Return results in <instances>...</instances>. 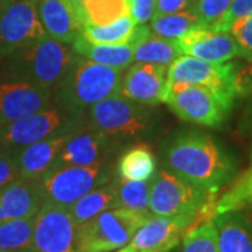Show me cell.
<instances>
[{
    "mask_svg": "<svg viewBox=\"0 0 252 252\" xmlns=\"http://www.w3.org/2000/svg\"><path fill=\"white\" fill-rule=\"evenodd\" d=\"M164 168L210 193H219L231 180L235 164L231 156L207 133L180 132L161 147Z\"/></svg>",
    "mask_w": 252,
    "mask_h": 252,
    "instance_id": "6da1fadb",
    "label": "cell"
},
{
    "mask_svg": "<svg viewBox=\"0 0 252 252\" xmlns=\"http://www.w3.org/2000/svg\"><path fill=\"white\" fill-rule=\"evenodd\" d=\"M76 58L77 54L72 45L46 35L32 45L3 58L6 63L1 77L26 81L55 94Z\"/></svg>",
    "mask_w": 252,
    "mask_h": 252,
    "instance_id": "7a4b0ae2",
    "label": "cell"
},
{
    "mask_svg": "<svg viewBox=\"0 0 252 252\" xmlns=\"http://www.w3.org/2000/svg\"><path fill=\"white\" fill-rule=\"evenodd\" d=\"M124 72L77 55L67 76L55 91V102L84 117L97 102L121 93Z\"/></svg>",
    "mask_w": 252,
    "mask_h": 252,
    "instance_id": "3957f363",
    "label": "cell"
},
{
    "mask_svg": "<svg viewBox=\"0 0 252 252\" xmlns=\"http://www.w3.org/2000/svg\"><path fill=\"white\" fill-rule=\"evenodd\" d=\"M83 125V115L55 102L32 115L0 126V152L14 154L39 140L80 130Z\"/></svg>",
    "mask_w": 252,
    "mask_h": 252,
    "instance_id": "277c9868",
    "label": "cell"
},
{
    "mask_svg": "<svg viewBox=\"0 0 252 252\" xmlns=\"http://www.w3.org/2000/svg\"><path fill=\"white\" fill-rule=\"evenodd\" d=\"M152 217L150 212L114 207L77 227V252H112L126 247Z\"/></svg>",
    "mask_w": 252,
    "mask_h": 252,
    "instance_id": "5b68a950",
    "label": "cell"
},
{
    "mask_svg": "<svg viewBox=\"0 0 252 252\" xmlns=\"http://www.w3.org/2000/svg\"><path fill=\"white\" fill-rule=\"evenodd\" d=\"M216 196L162 167L150 180L149 212L152 216H189L196 220L200 209Z\"/></svg>",
    "mask_w": 252,
    "mask_h": 252,
    "instance_id": "8992f818",
    "label": "cell"
},
{
    "mask_svg": "<svg viewBox=\"0 0 252 252\" xmlns=\"http://www.w3.org/2000/svg\"><path fill=\"white\" fill-rule=\"evenodd\" d=\"M172 86L206 87L230 107L238 94L235 64L206 62L188 55H181L168 66L165 89Z\"/></svg>",
    "mask_w": 252,
    "mask_h": 252,
    "instance_id": "52a82bcc",
    "label": "cell"
},
{
    "mask_svg": "<svg viewBox=\"0 0 252 252\" xmlns=\"http://www.w3.org/2000/svg\"><path fill=\"white\" fill-rule=\"evenodd\" d=\"M111 167L99 162L87 167L58 165L41 178L45 202L70 207L93 189L108 184Z\"/></svg>",
    "mask_w": 252,
    "mask_h": 252,
    "instance_id": "ba28073f",
    "label": "cell"
},
{
    "mask_svg": "<svg viewBox=\"0 0 252 252\" xmlns=\"http://www.w3.org/2000/svg\"><path fill=\"white\" fill-rule=\"evenodd\" d=\"M87 114L91 129L108 137L140 135L152 121L150 107L126 98L121 93L97 102Z\"/></svg>",
    "mask_w": 252,
    "mask_h": 252,
    "instance_id": "9c48e42d",
    "label": "cell"
},
{
    "mask_svg": "<svg viewBox=\"0 0 252 252\" xmlns=\"http://www.w3.org/2000/svg\"><path fill=\"white\" fill-rule=\"evenodd\" d=\"M46 36L38 16V0H3L0 6V58Z\"/></svg>",
    "mask_w": 252,
    "mask_h": 252,
    "instance_id": "30bf717a",
    "label": "cell"
},
{
    "mask_svg": "<svg viewBox=\"0 0 252 252\" xmlns=\"http://www.w3.org/2000/svg\"><path fill=\"white\" fill-rule=\"evenodd\" d=\"M162 102L182 121L209 127L221 125L231 108L216 93L200 86L168 87Z\"/></svg>",
    "mask_w": 252,
    "mask_h": 252,
    "instance_id": "8fae6325",
    "label": "cell"
},
{
    "mask_svg": "<svg viewBox=\"0 0 252 252\" xmlns=\"http://www.w3.org/2000/svg\"><path fill=\"white\" fill-rule=\"evenodd\" d=\"M76 234L69 207L45 202L35 216L34 252H77Z\"/></svg>",
    "mask_w": 252,
    "mask_h": 252,
    "instance_id": "7c38bea8",
    "label": "cell"
},
{
    "mask_svg": "<svg viewBox=\"0 0 252 252\" xmlns=\"http://www.w3.org/2000/svg\"><path fill=\"white\" fill-rule=\"evenodd\" d=\"M54 104L52 91L26 81L0 77V126L32 115Z\"/></svg>",
    "mask_w": 252,
    "mask_h": 252,
    "instance_id": "4fadbf2b",
    "label": "cell"
},
{
    "mask_svg": "<svg viewBox=\"0 0 252 252\" xmlns=\"http://www.w3.org/2000/svg\"><path fill=\"white\" fill-rule=\"evenodd\" d=\"M193 221L195 219L189 216H152L124 250L126 252H171Z\"/></svg>",
    "mask_w": 252,
    "mask_h": 252,
    "instance_id": "5bb4252c",
    "label": "cell"
},
{
    "mask_svg": "<svg viewBox=\"0 0 252 252\" xmlns=\"http://www.w3.org/2000/svg\"><path fill=\"white\" fill-rule=\"evenodd\" d=\"M168 66L156 63L130 64L122 77L121 94L135 102L153 107L162 102L167 87Z\"/></svg>",
    "mask_w": 252,
    "mask_h": 252,
    "instance_id": "9a60e30c",
    "label": "cell"
},
{
    "mask_svg": "<svg viewBox=\"0 0 252 252\" xmlns=\"http://www.w3.org/2000/svg\"><path fill=\"white\" fill-rule=\"evenodd\" d=\"M181 54L213 63H227L238 56V48L230 32H217L199 26L177 39Z\"/></svg>",
    "mask_w": 252,
    "mask_h": 252,
    "instance_id": "2e32d148",
    "label": "cell"
},
{
    "mask_svg": "<svg viewBox=\"0 0 252 252\" xmlns=\"http://www.w3.org/2000/svg\"><path fill=\"white\" fill-rule=\"evenodd\" d=\"M45 203L41 180H18L0 188V223L36 216Z\"/></svg>",
    "mask_w": 252,
    "mask_h": 252,
    "instance_id": "e0dca14e",
    "label": "cell"
},
{
    "mask_svg": "<svg viewBox=\"0 0 252 252\" xmlns=\"http://www.w3.org/2000/svg\"><path fill=\"white\" fill-rule=\"evenodd\" d=\"M77 132V130H76ZM74 133V132H73ZM72 133L39 140L14 153L20 178L41 180L56 167L63 146Z\"/></svg>",
    "mask_w": 252,
    "mask_h": 252,
    "instance_id": "ac0fdd59",
    "label": "cell"
},
{
    "mask_svg": "<svg viewBox=\"0 0 252 252\" xmlns=\"http://www.w3.org/2000/svg\"><path fill=\"white\" fill-rule=\"evenodd\" d=\"M108 136L94 129H80L74 132L63 146L56 162L58 165L87 167L104 161Z\"/></svg>",
    "mask_w": 252,
    "mask_h": 252,
    "instance_id": "d6986e66",
    "label": "cell"
},
{
    "mask_svg": "<svg viewBox=\"0 0 252 252\" xmlns=\"http://www.w3.org/2000/svg\"><path fill=\"white\" fill-rule=\"evenodd\" d=\"M38 16L46 35L72 45L81 34L77 13L66 0H38Z\"/></svg>",
    "mask_w": 252,
    "mask_h": 252,
    "instance_id": "ffe728a7",
    "label": "cell"
},
{
    "mask_svg": "<svg viewBox=\"0 0 252 252\" xmlns=\"http://www.w3.org/2000/svg\"><path fill=\"white\" fill-rule=\"evenodd\" d=\"M220 252H252V221L240 210L213 219Z\"/></svg>",
    "mask_w": 252,
    "mask_h": 252,
    "instance_id": "44dd1931",
    "label": "cell"
},
{
    "mask_svg": "<svg viewBox=\"0 0 252 252\" xmlns=\"http://www.w3.org/2000/svg\"><path fill=\"white\" fill-rule=\"evenodd\" d=\"M149 31H150L149 26L137 24L135 18L129 14L107 26L84 27L81 30V35L93 44H108V45L133 44L135 45Z\"/></svg>",
    "mask_w": 252,
    "mask_h": 252,
    "instance_id": "7402d4cb",
    "label": "cell"
},
{
    "mask_svg": "<svg viewBox=\"0 0 252 252\" xmlns=\"http://www.w3.org/2000/svg\"><path fill=\"white\" fill-rule=\"evenodd\" d=\"M72 46L79 56L102 66L126 70L133 63V49H135L133 44H125V45L93 44L80 34L74 39Z\"/></svg>",
    "mask_w": 252,
    "mask_h": 252,
    "instance_id": "603a6c76",
    "label": "cell"
},
{
    "mask_svg": "<svg viewBox=\"0 0 252 252\" xmlns=\"http://www.w3.org/2000/svg\"><path fill=\"white\" fill-rule=\"evenodd\" d=\"M114 207H118L117 190L114 184L108 182L84 195L76 203H73L69 210L72 213L74 223L79 227L101 215L102 212Z\"/></svg>",
    "mask_w": 252,
    "mask_h": 252,
    "instance_id": "cb8c5ba5",
    "label": "cell"
},
{
    "mask_svg": "<svg viewBox=\"0 0 252 252\" xmlns=\"http://www.w3.org/2000/svg\"><path fill=\"white\" fill-rule=\"evenodd\" d=\"M156 156L146 144L127 149L118 160L117 174L122 180L150 181L156 174Z\"/></svg>",
    "mask_w": 252,
    "mask_h": 252,
    "instance_id": "d4e9b609",
    "label": "cell"
},
{
    "mask_svg": "<svg viewBox=\"0 0 252 252\" xmlns=\"http://www.w3.org/2000/svg\"><path fill=\"white\" fill-rule=\"evenodd\" d=\"M130 14V0H84L79 20L84 27L107 26Z\"/></svg>",
    "mask_w": 252,
    "mask_h": 252,
    "instance_id": "484cf974",
    "label": "cell"
},
{
    "mask_svg": "<svg viewBox=\"0 0 252 252\" xmlns=\"http://www.w3.org/2000/svg\"><path fill=\"white\" fill-rule=\"evenodd\" d=\"M182 54L177 45V41L165 39V38L156 35L150 30L135 44L133 62L156 63V64L170 66Z\"/></svg>",
    "mask_w": 252,
    "mask_h": 252,
    "instance_id": "4316f807",
    "label": "cell"
},
{
    "mask_svg": "<svg viewBox=\"0 0 252 252\" xmlns=\"http://www.w3.org/2000/svg\"><path fill=\"white\" fill-rule=\"evenodd\" d=\"M35 216L0 223V251L34 252Z\"/></svg>",
    "mask_w": 252,
    "mask_h": 252,
    "instance_id": "83f0119b",
    "label": "cell"
},
{
    "mask_svg": "<svg viewBox=\"0 0 252 252\" xmlns=\"http://www.w3.org/2000/svg\"><path fill=\"white\" fill-rule=\"evenodd\" d=\"M200 26L196 13L193 9L172 13V14H154L150 20V30L156 35L177 41L190 30Z\"/></svg>",
    "mask_w": 252,
    "mask_h": 252,
    "instance_id": "f1b7e54d",
    "label": "cell"
},
{
    "mask_svg": "<svg viewBox=\"0 0 252 252\" xmlns=\"http://www.w3.org/2000/svg\"><path fill=\"white\" fill-rule=\"evenodd\" d=\"M112 184L117 190L118 207L136 212H149L150 181H130L117 177Z\"/></svg>",
    "mask_w": 252,
    "mask_h": 252,
    "instance_id": "f546056e",
    "label": "cell"
},
{
    "mask_svg": "<svg viewBox=\"0 0 252 252\" xmlns=\"http://www.w3.org/2000/svg\"><path fill=\"white\" fill-rule=\"evenodd\" d=\"M181 252H220L215 221L209 220L188 230L182 237Z\"/></svg>",
    "mask_w": 252,
    "mask_h": 252,
    "instance_id": "4dcf8cb0",
    "label": "cell"
},
{
    "mask_svg": "<svg viewBox=\"0 0 252 252\" xmlns=\"http://www.w3.org/2000/svg\"><path fill=\"white\" fill-rule=\"evenodd\" d=\"M233 0H195L192 9L196 13L200 26L213 30L217 23L224 17Z\"/></svg>",
    "mask_w": 252,
    "mask_h": 252,
    "instance_id": "1f68e13d",
    "label": "cell"
},
{
    "mask_svg": "<svg viewBox=\"0 0 252 252\" xmlns=\"http://www.w3.org/2000/svg\"><path fill=\"white\" fill-rule=\"evenodd\" d=\"M230 34L237 44L238 56L252 61V16L237 20L230 28Z\"/></svg>",
    "mask_w": 252,
    "mask_h": 252,
    "instance_id": "d6a6232c",
    "label": "cell"
},
{
    "mask_svg": "<svg viewBox=\"0 0 252 252\" xmlns=\"http://www.w3.org/2000/svg\"><path fill=\"white\" fill-rule=\"evenodd\" d=\"M250 16H252V0H233L230 9L227 10L224 17L213 27V31L230 32V28L237 20Z\"/></svg>",
    "mask_w": 252,
    "mask_h": 252,
    "instance_id": "836d02e7",
    "label": "cell"
},
{
    "mask_svg": "<svg viewBox=\"0 0 252 252\" xmlns=\"http://www.w3.org/2000/svg\"><path fill=\"white\" fill-rule=\"evenodd\" d=\"M20 178L14 154L0 152V188Z\"/></svg>",
    "mask_w": 252,
    "mask_h": 252,
    "instance_id": "e575fe53",
    "label": "cell"
},
{
    "mask_svg": "<svg viewBox=\"0 0 252 252\" xmlns=\"http://www.w3.org/2000/svg\"><path fill=\"white\" fill-rule=\"evenodd\" d=\"M156 13V0H130V16L137 24H146Z\"/></svg>",
    "mask_w": 252,
    "mask_h": 252,
    "instance_id": "d590c367",
    "label": "cell"
},
{
    "mask_svg": "<svg viewBox=\"0 0 252 252\" xmlns=\"http://www.w3.org/2000/svg\"><path fill=\"white\" fill-rule=\"evenodd\" d=\"M195 0H156L154 14H172L190 9Z\"/></svg>",
    "mask_w": 252,
    "mask_h": 252,
    "instance_id": "8d00e7d4",
    "label": "cell"
},
{
    "mask_svg": "<svg viewBox=\"0 0 252 252\" xmlns=\"http://www.w3.org/2000/svg\"><path fill=\"white\" fill-rule=\"evenodd\" d=\"M70 6H72L73 9H74V11L77 13V17H79V10H80L81 4H83V1L84 0H66Z\"/></svg>",
    "mask_w": 252,
    "mask_h": 252,
    "instance_id": "74e56055",
    "label": "cell"
},
{
    "mask_svg": "<svg viewBox=\"0 0 252 252\" xmlns=\"http://www.w3.org/2000/svg\"><path fill=\"white\" fill-rule=\"evenodd\" d=\"M118 252H126V251H125V250H124V248H121V250H119V251H118Z\"/></svg>",
    "mask_w": 252,
    "mask_h": 252,
    "instance_id": "f35d334b",
    "label": "cell"
},
{
    "mask_svg": "<svg viewBox=\"0 0 252 252\" xmlns=\"http://www.w3.org/2000/svg\"><path fill=\"white\" fill-rule=\"evenodd\" d=\"M1 3H3V0H0V6H1Z\"/></svg>",
    "mask_w": 252,
    "mask_h": 252,
    "instance_id": "ab89813d",
    "label": "cell"
},
{
    "mask_svg": "<svg viewBox=\"0 0 252 252\" xmlns=\"http://www.w3.org/2000/svg\"><path fill=\"white\" fill-rule=\"evenodd\" d=\"M0 252H9V251H0Z\"/></svg>",
    "mask_w": 252,
    "mask_h": 252,
    "instance_id": "60d3db41",
    "label": "cell"
}]
</instances>
